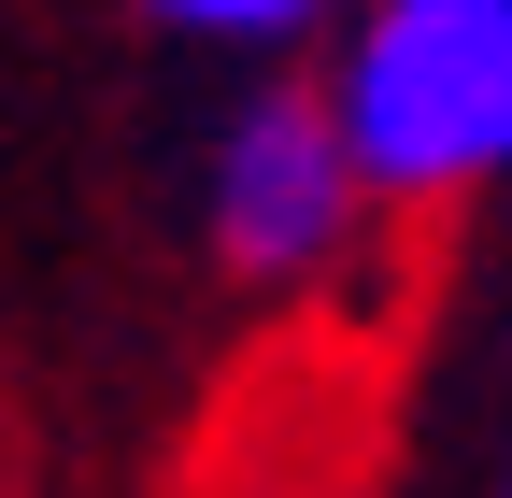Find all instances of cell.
<instances>
[{
	"mask_svg": "<svg viewBox=\"0 0 512 498\" xmlns=\"http://www.w3.org/2000/svg\"><path fill=\"white\" fill-rule=\"evenodd\" d=\"M313 100L384 228H456L512 200V0H356Z\"/></svg>",
	"mask_w": 512,
	"mask_h": 498,
	"instance_id": "cell-1",
	"label": "cell"
},
{
	"mask_svg": "<svg viewBox=\"0 0 512 498\" xmlns=\"http://www.w3.org/2000/svg\"><path fill=\"white\" fill-rule=\"evenodd\" d=\"M200 257L228 299H342L370 271V185L328 129L313 72H242L200 129Z\"/></svg>",
	"mask_w": 512,
	"mask_h": 498,
	"instance_id": "cell-2",
	"label": "cell"
},
{
	"mask_svg": "<svg viewBox=\"0 0 512 498\" xmlns=\"http://www.w3.org/2000/svg\"><path fill=\"white\" fill-rule=\"evenodd\" d=\"M128 15L185 57H228V72H313L356 0H128Z\"/></svg>",
	"mask_w": 512,
	"mask_h": 498,
	"instance_id": "cell-3",
	"label": "cell"
},
{
	"mask_svg": "<svg viewBox=\"0 0 512 498\" xmlns=\"http://www.w3.org/2000/svg\"><path fill=\"white\" fill-rule=\"evenodd\" d=\"M484 498H512V314H498V427H484Z\"/></svg>",
	"mask_w": 512,
	"mask_h": 498,
	"instance_id": "cell-4",
	"label": "cell"
}]
</instances>
